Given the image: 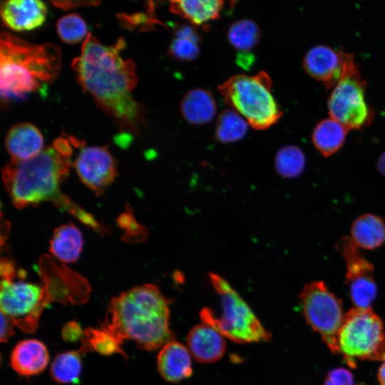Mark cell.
Here are the masks:
<instances>
[{
  "label": "cell",
  "instance_id": "1",
  "mask_svg": "<svg viewBox=\"0 0 385 385\" xmlns=\"http://www.w3.org/2000/svg\"><path fill=\"white\" fill-rule=\"evenodd\" d=\"M125 46L123 38L106 46L89 33L72 68L83 90L121 131L137 133L144 123V110L132 95L138 78L133 60L120 56Z\"/></svg>",
  "mask_w": 385,
  "mask_h": 385
},
{
  "label": "cell",
  "instance_id": "2",
  "mask_svg": "<svg viewBox=\"0 0 385 385\" xmlns=\"http://www.w3.org/2000/svg\"><path fill=\"white\" fill-rule=\"evenodd\" d=\"M171 301L155 284L135 287L113 297L100 328L120 344L130 339L146 351L175 340L169 327Z\"/></svg>",
  "mask_w": 385,
  "mask_h": 385
},
{
  "label": "cell",
  "instance_id": "3",
  "mask_svg": "<svg viewBox=\"0 0 385 385\" xmlns=\"http://www.w3.org/2000/svg\"><path fill=\"white\" fill-rule=\"evenodd\" d=\"M73 138L60 136L38 155L26 160H11L1 171L13 205L20 209L48 200L77 210L60 192V185L71 165Z\"/></svg>",
  "mask_w": 385,
  "mask_h": 385
},
{
  "label": "cell",
  "instance_id": "4",
  "mask_svg": "<svg viewBox=\"0 0 385 385\" xmlns=\"http://www.w3.org/2000/svg\"><path fill=\"white\" fill-rule=\"evenodd\" d=\"M61 69L55 44H34L7 31L0 36V91L2 103L23 101L53 83Z\"/></svg>",
  "mask_w": 385,
  "mask_h": 385
},
{
  "label": "cell",
  "instance_id": "5",
  "mask_svg": "<svg viewBox=\"0 0 385 385\" xmlns=\"http://www.w3.org/2000/svg\"><path fill=\"white\" fill-rule=\"evenodd\" d=\"M271 87L270 76L260 71L255 76L234 75L217 88L227 106L254 129L262 130L276 123L282 115Z\"/></svg>",
  "mask_w": 385,
  "mask_h": 385
},
{
  "label": "cell",
  "instance_id": "6",
  "mask_svg": "<svg viewBox=\"0 0 385 385\" xmlns=\"http://www.w3.org/2000/svg\"><path fill=\"white\" fill-rule=\"evenodd\" d=\"M209 276L220 296L222 313L216 317L212 310L205 307L200 311L202 322L237 343L269 341L271 334L263 327L248 304L229 282L215 273L212 272Z\"/></svg>",
  "mask_w": 385,
  "mask_h": 385
},
{
  "label": "cell",
  "instance_id": "7",
  "mask_svg": "<svg viewBox=\"0 0 385 385\" xmlns=\"http://www.w3.org/2000/svg\"><path fill=\"white\" fill-rule=\"evenodd\" d=\"M338 354L354 367L356 360L385 361V327L371 309L354 307L345 315L337 336Z\"/></svg>",
  "mask_w": 385,
  "mask_h": 385
},
{
  "label": "cell",
  "instance_id": "8",
  "mask_svg": "<svg viewBox=\"0 0 385 385\" xmlns=\"http://www.w3.org/2000/svg\"><path fill=\"white\" fill-rule=\"evenodd\" d=\"M299 297L307 322L331 351L338 354L337 336L344 318L341 300L322 281L306 284Z\"/></svg>",
  "mask_w": 385,
  "mask_h": 385
},
{
  "label": "cell",
  "instance_id": "9",
  "mask_svg": "<svg viewBox=\"0 0 385 385\" xmlns=\"http://www.w3.org/2000/svg\"><path fill=\"white\" fill-rule=\"evenodd\" d=\"M49 302L44 286L24 281L1 279V313L25 332H35L42 309Z\"/></svg>",
  "mask_w": 385,
  "mask_h": 385
},
{
  "label": "cell",
  "instance_id": "10",
  "mask_svg": "<svg viewBox=\"0 0 385 385\" xmlns=\"http://www.w3.org/2000/svg\"><path fill=\"white\" fill-rule=\"evenodd\" d=\"M366 87L358 68L342 78L333 88L328 100L330 118L348 130L369 125L374 113L365 99Z\"/></svg>",
  "mask_w": 385,
  "mask_h": 385
},
{
  "label": "cell",
  "instance_id": "11",
  "mask_svg": "<svg viewBox=\"0 0 385 385\" xmlns=\"http://www.w3.org/2000/svg\"><path fill=\"white\" fill-rule=\"evenodd\" d=\"M303 67L309 76L327 88H333L358 68L351 54L324 45L314 46L307 52Z\"/></svg>",
  "mask_w": 385,
  "mask_h": 385
},
{
  "label": "cell",
  "instance_id": "12",
  "mask_svg": "<svg viewBox=\"0 0 385 385\" xmlns=\"http://www.w3.org/2000/svg\"><path fill=\"white\" fill-rule=\"evenodd\" d=\"M74 167L80 180L96 194H101L117 175L116 161L106 147L81 149Z\"/></svg>",
  "mask_w": 385,
  "mask_h": 385
},
{
  "label": "cell",
  "instance_id": "13",
  "mask_svg": "<svg viewBox=\"0 0 385 385\" xmlns=\"http://www.w3.org/2000/svg\"><path fill=\"white\" fill-rule=\"evenodd\" d=\"M1 19L9 29L25 31L41 26L46 19L47 7L38 0H10L2 1Z\"/></svg>",
  "mask_w": 385,
  "mask_h": 385
},
{
  "label": "cell",
  "instance_id": "14",
  "mask_svg": "<svg viewBox=\"0 0 385 385\" xmlns=\"http://www.w3.org/2000/svg\"><path fill=\"white\" fill-rule=\"evenodd\" d=\"M187 345L191 356L200 363L217 361L226 351L224 337L205 322L190 329L187 337Z\"/></svg>",
  "mask_w": 385,
  "mask_h": 385
},
{
  "label": "cell",
  "instance_id": "15",
  "mask_svg": "<svg viewBox=\"0 0 385 385\" xmlns=\"http://www.w3.org/2000/svg\"><path fill=\"white\" fill-rule=\"evenodd\" d=\"M157 365L161 376L169 382H179L192 373L191 354L188 347L175 340L161 348Z\"/></svg>",
  "mask_w": 385,
  "mask_h": 385
},
{
  "label": "cell",
  "instance_id": "16",
  "mask_svg": "<svg viewBox=\"0 0 385 385\" xmlns=\"http://www.w3.org/2000/svg\"><path fill=\"white\" fill-rule=\"evenodd\" d=\"M49 355L46 345L34 339L19 342L13 349L10 357L13 369L19 375H36L46 369Z\"/></svg>",
  "mask_w": 385,
  "mask_h": 385
},
{
  "label": "cell",
  "instance_id": "17",
  "mask_svg": "<svg viewBox=\"0 0 385 385\" xmlns=\"http://www.w3.org/2000/svg\"><path fill=\"white\" fill-rule=\"evenodd\" d=\"M5 146L11 159L26 160L43 149V138L33 124L21 123L10 128L5 139Z\"/></svg>",
  "mask_w": 385,
  "mask_h": 385
},
{
  "label": "cell",
  "instance_id": "18",
  "mask_svg": "<svg viewBox=\"0 0 385 385\" xmlns=\"http://www.w3.org/2000/svg\"><path fill=\"white\" fill-rule=\"evenodd\" d=\"M180 109L183 117L195 125L207 123L216 114L213 96L207 90L196 88L188 91L182 98Z\"/></svg>",
  "mask_w": 385,
  "mask_h": 385
},
{
  "label": "cell",
  "instance_id": "19",
  "mask_svg": "<svg viewBox=\"0 0 385 385\" xmlns=\"http://www.w3.org/2000/svg\"><path fill=\"white\" fill-rule=\"evenodd\" d=\"M83 245V235L73 223L57 227L50 240L49 250L62 262L72 263L78 260Z\"/></svg>",
  "mask_w": 385,
  "mask_h": 385
},
{
  "label": "cell",
  "instance_id": "20",
  "mask_svg": "<svg viewBox=\"0 0 385 385\" xmlns=\"http://www.w3.org/2000/svg\"><path fill=\"white\" fill-rule=\"evenodd\" d=\"M336 250L343 257L346 267V283L374 278V266L362 255L351 237H343L336 244Z\"/></svg>",
  "mask_w": 385,
  "mask_h": 385
},
{
  "label": "cell",
  "instance_id": "21",
  "mask_svg": "<svg viewBox=\"0 0 385 385\" xmlns=\"http://www.w3.org/2000/svg\"><path fill=\"white\" fill-rule=\"evenodd\" d=\"M220 0H187L170 1V11L194 25L200 26L217 19L223 7Z\"/></svg>",
  "mask_w": 385,
  "mask_h": 385
},
{
  "label": "cell",
  "instance_id": "22",
  "mask_svg": "<svg viewBox=\"0 0 385 385\" xmlns=\"http://www.w3.org/2000/svg\"><path fill=\"white\" fill-rule=\"evenodd\" d=\"M351 239L366 250H374L385 242V223L379 216L367 213L357 217L351 227Z\"/></svg>",
  "mask_w": 385,
  "mask_h": 385
},
{
  "label": "cell",
  "instance_id": "23",
  "mask_svg": "<svg viewBox=\"0 0 385 385\" xmlns=\"http://www.w3.org/2000/svg\"><path fill=\"white\" fill-rule=\"evenodd\" d=\"M347 132L342 123L329 118L316 125L312 139L316 149L324 157H329L342 147Z\"/></svg>",
  "mask_w": 385,
  "mask_h": 385
},
{
  "label": "cell",
  "instance_id": "24",
  "mask_svg": "<svg viewBox=\"0 0 385 385\" xmlns=\"http://www.w3.org/2000/svg\"><path fill=\"white\" fill-rule=\"evenodd\" d=\"M200 36L194 27L180 25L174 31L169 52L180 61H194L200 54Z\"/></svg>",
  "mask_w": 385,
  "mask_h": 385
},
{
  "label": "cell",
  "instance_id": "25",
  "mask_svg": "<svg viewBox=\"0 0 385 385\" xmlns=\"http://www.w3.org/2000/svg\"><path fill=\"white\" fill-rule=\"evenodd\" d=\"M81 351H69L58 354L53 359L50 374L59 384H78L82 370Z\"/></svg>",
  "mask_w": 385,
  "mask_h": 385
},
{
  "label": "cell",
  "instance_id": "26",
  "mask_svg": "<svg viewBox=\"0 0 385 385\" xmlns=\"http://www.w3.org/2000/svg\"><path fill=\"white\" fill-rule=\"evenodd\" d=\"M248 125L246 120L234 110H224L217 117L215 138L222 143L237 142L245 135Z\"/></svg>",
  "mask_w": 385,
  "mask_h": 385
},
{
  "label": "cell",
  "instance_id": "27",
  "mask_svg": "<svg viewBox=\"0 0 385 385\" xmlns=\"http://www.w3.org/2000/svg\"><path fill=\"white\" fill-rule=\"evenodd\" d=\"M80 350L83 354L95 351L105 356L120 354L127 356L121 348V344L113 335L101 328L88 327L85 329Z\"/></svg>",
  "mask_w": 385,
  "mask_h": 385
},
{
  "label": "cell",
  "instance_id": "28",
  "mask_svg": "<svg viewBox=\"0 0 385 385\" xmlns=\"http://www.w3.org/2000/svg\"><path fill=\"white\" fill-rule=\"evenodd\" d=\"M260 37V28L250 19H241L234 22L227 31L230 43L242 52H247L255 48Z\"/></svg>",
  "mask_w": 385,
  "mask_h": 385
},
{
  "label": "cell",
  "instance_id": "29",
  "mask_svg": "<svg viewBox=\"0 0 385 385\" xmlns=\"http://www.w3.org/2000/svg\"><path fill=\"white\" fill-rule=\"evenodd\" d=\"M274 166L277 172L282 177L287 178L298 177L305 167L304 154L297 146H284L277 153Z\"/></svg>",
  "mask_w": 385,
  "mask_h": 385
},
{
  "label": "cell",
  "instance_id": "30",
  "mask_svg": "<svg viewBox=\"0 0 385 385\" xmlns=\"http://www.w3.org/2000/svg\"><path fill=\"white\" fill-rule=\"evenodd\" d=\"M56 31L62 41L73 44L86 39L89 33L85 21L76 13H70L60 18Z\"/></svg>",
  "mask_w": 385,
  "mask_h": 385
},
{
  "label": "cell",
  "instance_id": "31",
  "mask_svg": "<svg viewBox=\"0 0 385 385\" xmlns=\"http://www.w3.org/2000/svg\"><path fill=\"white\" fill-rule=\"evenodd\" d=\"M324 385H354V381L350 371L344 368H337L329 372Z\"/></svg>",
  "mask_w": 385,
  "mask_h": 385
},
{
  "label": "cell",
  "instance_id": "32",
  "mask_svg": "<svg viewBox=\"0 0 385 385\" xmlns=\"http://www.w3.org/2000/svg\"><path fill=\"white\" fill-rule=\"evenodd\" d=\"M84 331L76 322L71 321L63 327L62 337L66 342H76L81 338L82 339Z\"/></svg>",
  "mask_w": 385,
  "mask_h": 385
},
{
  "label": "cell",
  "instance_id": "33",
  "mask_svg": "<svg viewBox=\"0 0 385 385\" xmlns=\"http://www.w3.org/2000/svg\"><path fill=\"white\" fill-rule=\"evenodd\" d=\"M98 1H54L52 4L57 8L68 11L80 6H97L100 4Z\"/></svg>",
  "mask_w": 385,
  "mask_h": 385
},
{
  "label": "cell",
  "instance_id": "34",
  "mask_svg": "<svg viewBox=\"0 0 385 385\" xmlns=\"http://www.w3.org/2000/svg\"><path fill=\"white\" fill-rule=\"evenodd\" d=\"M14 325L15 324L12 319L1 313V342H6L8 339L14 334Z\"/></svg>",
  "mask_w": 385,
  "mask_h": 385
},
{
  "label": "cell",
  "instance_id": "35",
  "mask_svg": "<svg viewBox=\"0 0 385 385\" xmlns=\"http://www.w3.org/2000/svg\"><path fill=\"white\" fill-rule=\"evenodd\" d=\"M377 170L385 177V150L379 157L376 162Z\"/></svg>",
  "mask_w": 385,
  "mask_h": 385
},
{
  "label": "cell",
  "instance_id": "36",
  "mask_svg": "<svg viewBox=\"0 0 385 385\" xmlns=\"http://www.w3.org/2000/svg\"><path fill=\"white\" fill-rule=\"evenodd\" d=\"M377 376L379 384L385 385V361L379 368Z\"/></svg>",
  "mask_w": 385,
  "mask_h": 385
}]
</instances>
